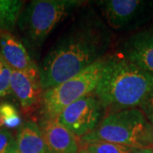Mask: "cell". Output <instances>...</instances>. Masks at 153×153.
I'll return each mask as SVG.
<instances>
[{
    "label": "cell",
    "mask_w": 153,
    "mask_h": 153,
    "mask_svg": "<svg viewBox=\"0 0 153 153\" xmlns=\"http://www.w3.org/2000/svg\"><path fill=\"white\" fill-rule=\"evenodd\" d=\"M111 44L107 25L93 10H84L38 66L43 89L59 85L102 59Z\"/></svg>",
    "instance_id": "cell-1"
},
{
    "label": "cell",
    "mask_w": 153,
    "mask_h": 153,
    "mask_svg": "<svg viewBox=\"0 0 153 153\" xmlns=\"http://www.w3.org/2000/svg\"><path fill=\"white\" fill-rule=\"evenodd\" d=\"M153 90V75L122 55H107L94 94L107 113L138 108Z\"/></svg>",
    "instance_id": "cell-2"
},
{
    "label": "cell",
    "mask_w": 153,
    "mask_h": 153,
    "mask_svg": "<svg viewBox=\"0 0 153 153\" xmlns=\"http://www.w3.org/2000/svg\"><path fill=\"white\" fill-rule=\"evenodd\" d=\"M83 4L84 1L80 0H34L28 3L17 23L33 52L38 53L56 25Z\"/></svg>",
    "instance_id": "cell-3"
},
{
    "label": "cell",
    "mask_w": 153,
    "mask_h": 153,
    "mask_svg": "<svg viewBox=\"0 0 153 153\" xmlns=\"http://www.w3.org/2000/svg\"><path fill=\"white\" fill-rule=\"evenodd\" d=\"M149 122L140 108L121 110L109 112L98 127L79 139L82 146L92 142H111L144 148L142 136Z\"/></svg>",
    "instance_id": "cell-4"
},
{
    "label": "cell",
    "mask_w": 153,
    "mask_h": 153,
    "mask_svg": "<svg viewBox=\"0 0 153 153\" xmlns=\"http://www.w3.org/2000/svg\"><path fill=\"white\" fill-rule=\"evenodd\" d=\"M106 55L76 76L44 90L40 103L42 117L56 119L66 106L88 94L93 93L100 80Z\"/></svg>",
    "instance_id": "cell-5"
},
{
    "label": "cell",
    "mask_w": 153,
    "mask_h": 153,
    "mask_svg": "<svg viewBox=\"0 0 153 153\" xmlns=\"http://www.w3.org/2000/svg\"><path fill=\"white\" fill-rule=\"evenodd\" d=\"M104 113L103 105L93 92L66 106L56 119L76 139H80L98 127Z\"/></svg>",
    "instance_id": "cell-6"
},
{
    "label": "cell",
    "mask_w": 153,
    "mask_h": 153,
    "mask_svg": "<svg viewBox=\"0 0 153 153\" xmlns=\"http://www.w3.org/2000/svg\"><path fill=\"white\" fill-rule=\"evenodd\" d=\"M97 5L107 27L119 31L137 24L152 3L141 0H103L98 1Z\"/></svg>",
    "instance_id": "cell-7"
},
{
    "label": "cell",
    "mask_w": 153,
    "mask_h": 153,
    "mask_svg": "<svg viewBox=\"0 0 153 153\" xmlns=\"http://www.w3.org/2000/svg\"><path fill=\"white\" fill-rule=\"evenodd\" d=\"M120 55L153 75V27L128 37L123 44Z\"/></svg>",
    "instance_id": "cell-8"
},
{
    "label": "cell",
    "mask_w": 153,
    "mask_h": 153,
    "mask_svg": "<svg viewBox=\"0 0 153 153\" xmlns=\"http://www.w3.org/2000/svg\"><path fill=\"white\" fill-rule=\"evenodd\" d=\"M44 139L46 153H78L76 138L57 119L41 118L38 123Z\"/></svg>",
    "instance_id": "cell-9"
},
{
    "label": "cell",
    "mask_w": 153,
    "mask_h": 153,
    "mask_svg": "<svg viewBox=\"0 0 153 153\" xmlns=\"http://www.w3.org/2000/svg\"><path fill=\"white\" fill-rule=\"evenodd\" d=\"M10 89L22 108L25 111H31L41 103L44 89L40 83L39 73L11 70Z\"/></svg>",
    "instance_id": "cell-10"
},
{
    "label": "cell",
    "mask_w": 153,
    "mask_h": 153,
    "mask_svg": "<svg viewBox=\"0 0 153 153\" xmlns=\"http://www.w3.org/2000/svg\"><path fill=\"white\" fill-rule=\"evenodd\" d=\"M1 56L11 70L38 73V67L26 47L11 33L0 32Z\"/></svg>",
    "instance_id": "cell-11"
},
{
    "label": "cell",
    "mask_w": 153,
    "mask_h": 153,
    "mask_svg": "<svg viewBox=\"0 0 153 153\" xmlns=\"http://www.w3.org/2000/svg\"><path fill=\"white\" fill-rule=\"evenodd\" d=\"M16 140L19 153H46L42 133L35 122L29 121L22 124Z\"/></svg>",
    "instance_id": "cell-12"
},
{
    "label": "cell",
    "mask_w": 153,
    "mask_h": 153,
    "mask_svg": "<svg viewBox=\"0 0 153 153\" xmlns=\"http://www.w3.org/2000/svg\"><path fill=\"white\" fill-rule=\"evenodd\" d=\"M23 6L20 0H0V32H13Z\"/></svg>",
    "instance_id": "cell-13"
},
{
    "label": "cell",
    "mask_w": 153,
    "mask_h": 153,
    "mask_svg": "<svg viewBox=\"0 0 153 153\" xmlns=\"http://www.w3.org/2000/svg\"><path fill=\"white\" fill-rule=\"evenodd\" d=\"M82 149L88 153H133L136 148L120 144L98 141L89 143Z\"/></svg>",
    "instance_id": "cell-14"
},
{
    "label": "cell",
    "mask_w": 153,
    "mask_h": 153,
    "mask_svg": "<svg viewBox=\"0 0 153 153\" xmlns=\"http://www.w3.org/2000/svg\"><path fill=\"white\" fill-rule=\"evenodd\" d=\"M0 114L4 126L8 128H16L22 126V120L19 113L12 105L8 103L0 105Z\"/></svg>",
    "instance_id": "cell-15"
},
{
    "label": "cell",
    "mask_w": 153,
    "mask_h": 153,
    "mask_svg": "<svg viewBox=\"0 0 153 153\" xmlns=\"http://www.w3.org/2000/svg\"><path fill=\"white\" fill-rule=\"evenodd\" d=\"M11 68L5 63L0 55V97H4L11 93Z\"/></svg>",
    "instance_id": "cell-16"
},
{
    "label": "cell",
    "mask_w": 153,
    "mask_h": 153,
    "mask_svg": "<svg viewBox=\"0 0 153 153\" xmlns=\"http://www.w3.org/2000/svg\"><path fill=\"white\" fill-rule=\"evenodd\" d=\"M16 148V140L6 128H0V153H9Z\"/></svg>",
    "instance_id": "cell-17"
},
{
    "label": "cell",
    "mask_w": 153,
    "mask_h": 153,
    "mask_svg": "<svg viewBox=\"0 0 153 153\" xmlns=\"http://www.w3.org/2000/svg\"><path fill=\"white\" fill-rule=\"evenodd\" d=\"M140 109L142 111L148 122L153 124V90L140 106Z\"/></svg>",
    "instance_id": "cell-18"
},
{
    "label": "cell",
    "mask_w": 153,
    "mask_h": 153,
    "mask_svg": "<svg viewBox=\"0 0 153 153\" xmlns=\"http://www.w3.org/2000/svg\"><path fill=\"white\" fill-rule=\"evenodd\" d=\"M142 146L144 148H151L153 150V124L150 123L142 136Z\"/></svg>",
    "instance_id": "cell-19"
},
{
    "label": "cell",
    "mask_w": 153,
    "mask_h": 153,
    "mask_svg": "<svg viewBox=\"0 0 153 153\" xmlns=\"http://www.w3.org/2000/svg\"><path fill=\"white\" fill-rule=\"evenodd\" d=\"M133 153H153V150L151 148H140L135 149Z\"/></svg>",
    "instance_id": "cell-20"
},
{
    "label": "cell",
    "mask_w": 153,
    "mask_h": 153,
    "mask_svg": "<svg viewBox=\"0 0 153 153\" xmlns=\"http://www.w3.org/2000/svg\"><path fill=\"white\" fill-rule=\"evenodd\" d=\"M2 126H4V123H3V119H2V117L0 114V128H2Z\"/></svg>",
    "instance_id": "cell-21"
},
{
    "label": "cell",
    "mask_w": 153,
    "mask_h": 153,
    "mask_svg": "<svg viewBox=\"0 0 153 153\" xmlns=\"http://www.w3.org/2000/svg\"><path fill=\"white\" fill-rule=\"evenodd\" d=\"M9 153H19L18 152H17V149L16 148V149H14V150H12V151H10Z\"/></svg>",
    "instance_id": "cell-22"
},
{
    "label": "cell",
    "mask_w": 153,
    "mask_h": 153,
    "mask_svg": "<svg viewBox=\"0 0 153 153\" xmlns=\"http://www.w3.org/2000/svg\"><path fill=\"white\" fill-rule=\"evenodd\" d=\"M78 153H88V152L87 151H85L84 149H82V150H80V151H79V152Z\"/></svg>",
    "instance_id": "cell-23"
}]
</instances>
